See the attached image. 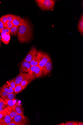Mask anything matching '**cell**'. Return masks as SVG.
Listing matches in <instances>:
<instances>
[{
  "label": "cell",
  "mask_w": 83,
  "mask_h": 125,
  "mask_svg": "<svg viewBox=\"0 0 83 125\" xmlns=\"http://www.w3.org/2000/svg\"><path fill=\"white\" fill-rule=\"evenodd\" d=\"M24 20L19 26L18 34V41L21 43L29 42L32 37V29L30 23L27 19Z\"/></svg>",
  "instance_id": "6da1fadb"
},
{
  "label": "cell",
  "mask_w": 83,
  "mask_h": 125,
  "mask_svg": "<svg viewBox=\"0 0 83 125\" xmlns=\"http://www.w3.org/2000/svg\"><path fill=\"white\" fill-rule=\"evenodd\" d=\"M42 70L38 65L31 66L28 73V78L32 82L35 79L41 77L43 76Z\"/></svg>",
  "instance_id": "7a4b0ae2"
},
{
  "label": "cell",
  "mask_w": 83,
  "mask_h": 125,
  "mask_svg": "<svg viewBox=\"0 0 83 125\" xmlns=\"http://www.w3.org/2000/svg\"><path fill=\"white\" fill-rule=\"evenodd\" d=\"M37 55L38 61V65L42 70L46 64L51 60L48 54L41 51H37Z\"/></svg>",
  "instance_id": "3957f363"
},
{
  "label": "cell",
  "mask_w": 83,
  "mask_h": 125,
  "mask_svg": "<svg viewBox=\"0 0 83 125\" xmlns=\"http://www.w3.org/2000/svg\"><path fill=\"white\" fill-rule=\"evenodd\" d=\"M37 3L42 10H48L54 7L55 1L52 0H36Z\"/></svg>",
  "instance_id": "277c9868"
},
{
  "label": "cell",
  "mask_w": 83,
  "mask_h": 125,
  "mask_svg": "<svg viewBox=\"0 0 83 125\" xmlns=\"http://www.w3.org/2000/svg\"><path fill=\"white\" fill-rule=\"evenodd\" d=\"M29 121L28 118L23 114L18 115L14 118L12 121L17 125H28Z\"/></svg>",
  "instance_id": "5b68a950"
},
{
  "label": "cell",
  "mask_w": 83,
  "mask_h": 125,
  "mask_svg": "<svg viewBox=\"0 0 83 125\" xmlns=\"http://www.w3.org/2000/svg\"><path fill=\"white\" fill-rule=\"evenodd\" d=\"M37 51L35 47H32L23 61L30 62L33 58L34 56L37 55Z\"/></svg>",
  "instance_id": "8992f818"
},
{
  "label": "cell",
  "mask_w": 83,
  "mask_h": 125,
  "mask_svg": "<svg viewBox=\"0 0 83 125\" xmlns=\"http://www.w3.org/2000/svg\"><path fill=\"white\" fill-rule=\"evenodd\" d=\"M31 67L30 62L23 61L20 65V72L28 73L30 70Z\"/></svg>",
  "instance_id": "52a82bcc"
},
{
  "label": "cell",
  "mask_w": 83,
  "mask_h": 125,
  "mask_svg": "<svg viewBox=\"0 0 83 125\" xmlns=\"http://www.w3.org/2000/svg\"><path fill=\"white\" fill-rule=\"evenodd\" d=\"M52 68V62L51 60L47 62L44 66L42 70L43 75L45 76L49 74Z\"/></svg>",
  "instance_id": "ba28073f"
},
{
  "label": "cell",
  "mask_w": 83,
  "mask_h": 125,
  "mask_svg": "<svg viewBox=\"0 0 83 125\" xmlns=\"http://www.w3.org/2000/svg\"><path fill=\"white\" fill-rule=\"evenodd\" d=\"M28 76V73L20 72L14 79L15 83L17 85L20 84L21 82Z\"/></svg>",
  "instance_id": "9c48e42d"
},
{
  "label": "cell",
  "mask_w": 83,
  "mask_h": 125,
  "mask_svg": "<svg viewBox=\"0 0 83 125\" xmlns=\"http://www.w3.org/2000/svg\"><path fill=\"white\" fill-rule=\"evenodd\" d=\"M13 120L7 113L0 120V122L2 124V125H8L9 124L12 122Z\"/></svg>",
  "instance_id": "30bf717a"
},
{
  "label": "cell",
  "mask_w": 83,
  "mask_h": 125,
  "mask_svg": "<svg viewBox=\"0 0 83 125\" xmlns=\"http://www.w3.org/2000/svg\"><path fill=\"white\" fill-rule=\"evenodd\" d=\"M0 88L8 93H12L14 92V89L10 86L8 82H7L3 86L0 87Z\"/></svg>",
  "instance_id": "8fae6325"
},
{
  "label": "cell",
  "mask_w": 83,
  "mask_h": 125,
  "mask_svg": "<svg viewBox=\"0 0 83 125\" xmlns=\"http://www.w3.org/2000/svg\"><path fill=\"white\" fill-rule=\"evenodd\" d=\"M24 20V19H23L18 16H16L15 18L11 22L13 26H19L23 23Z\"/></svg>",
  "instance_id": "7c38bea8"
},
{
  "label": "cell",
  "mask_w": 83,
  "mask_h": 125,
  "mask_svg": "<svg viewBox=\"0 0 83 125\" xmlns=\"http://www.w3.org/2000/svg\"><path fill=\"white\" fill-rule=\"evenodd\" d=\"M7 108L9 109L13 108L17 103V101L15 99L12 100L5 99Z\"/></svg>",
  "instance_id": "4fadbf2b"
},
{
  "label": "cell",
  "mask_w": 83,
  "mask_h": 125,
  "mask_svg": "<svg viewBox=\"0 0 83 125\" xmlns=\"http://www.w3.org/2000/svg\"><path fill=\"white\" fill-rule=\"evenodd\" d=\"M6 102L3 98L0 97V112L8 110Z\"/></svg>",
  "instance_id": "5bb4252c"
},
{
  "label": "cell",
  "mask_w": 83,
  "mask_h": 125,
  "mask_svg": "<svg viewBox=\"0 0 83 125\" xmlns=\"http://www.w3.org/2000/svg\"><path fill=\"white\" fill-rule=\"evenodd\" d=\"M78 31L82 36L83 35V14L81 15L78 24Z\"/></svg>",
  "instance_id": "9a60e30c"
},
{
  "label": "cell",
  "mask_w": 83,
  "mask_h": 125,
  "mask_svg": "<svg viewBox=\"0 0 83 125\" xmlns=\"http://www.w3.org/2000/svg\"><path fill=\"white\" fill-rule=\"evenodd\" d=\"M13 107L18 115H24L22 107L17 102Z\"/></svg>",
  "instance_id": "2e32d148"
},
{
  "label": "cell",
  "mask_w": 83,
  "mask_h": 125,
  "mask_svg": "<svg viewBox=\"0 0 83 125\" xmlns=\"http://www.w3.org/2000/svg\"><path fill=\"white\" fill-rule=\"evenodd\" d=\"M19 26H14L10 29L9 33L11 35L16 36L18 34Z\"/></svg>",
  "instance_id": "e0dca14e"
},
{
  "label": "cell",
  "mask_w": 83,
  "mask_h": 125,
  "mask_svg": "<svg viewBox=\"0 0 83 125\" xmlns=\"http://www.w3.org/2000/svg\"><path fill=\"white\" fill-rule=\"evenodd\" d=\"M7 113L13 120L15 116L18 115L14 107L9 109Z\"/></svg>",
  "instance_id": "ac0fdd59"
},
{
  "label": "cell",
  "mask_w": 83,
  "mask_h": 125,
  "mask_svg": "<svg viewBox=\"0 0 83 125\" xmlns=\"http://www.w3.org/2000/svg\"><path fill=\"white\" fill-rule=\"evenodd\" d=\"M30 79L28 77L24 80H23L21 83L20 85L25 89L31 82Z\"/></svg>",
  "instance_id": "d6986e66"
},
{
  "label": "cell",
  "mask_w": 83,
  "mask_h": 125,
  "mask_svg": "<svg viewBox=\"0 0 83 125\" xmlns=\"http://www.w3.org/2000/svg\"><path fill=\"white\" fill-rule=\"evenodd\" d=\"M30 63L31 66L38 65V61L37 55L34 56L33 58L30 62Z\"/></svg>",
  "instance_id": "ffe728a7"
},
{
  "label": "cell",
  "mask_w": 83,
  "mask_h": 125,
  "mask_svg": "<svg viewBox=\"0 0 83 125\" xmlns=\"http://www.w3.org/2000/svg\"><path fill=\"white\" fill-rule=\"evenodd\" d=\"M25 89L23 88L20 84L17 85L14 89V92L17 94L21 92Z\"/></svg>",
  "instance_id": "44dd1931"
},
{
  "label": "cell",
  "mask_w": 83,
  "mask_h": 125,
  "mask_svg": "<svg viewBox=\"0 0 83 125\" xmlns=\"http://www.w3.org/2000/svg\"><path fill=\"white\" fill-rule=\"evenodd\" d=\"M10 39V36L9 33H7L4 38L2 40L3 42L6 44L9 43Z\"/></svg>",
  "instance_id": "7402d4cb"
},
{
  "label": "cell",
  "mask_w": 83,
  "mask_h": 125,
  "mask_svg": "<svg viewBox=\"0 0 83 125\" xmlns=\"http://www.w3.org/2000/svg\"><path fill=\"white\" fill-rule=\"evenodd\" d=\"M16 95L14 93H8L7 95L3 99H4L12 100L15 98Z\"/></svg>",
  "instance_id": "603a6c76"
},
{
  "label": "cell",
  "mask_w": 83,
  "mask_h": 125,
  "mask_svg": "<svg viewBox=\"0 0 83 125\" xmlns=\"http://www.w3.org/2000/svg\"><path fill=\"white\" fill-rule=\"evenodd\" d=\"M6 15L8 21L10 22L12 21L16 16V15L11 14H7Z\"/></svg>",
  "instance_id": "cb8c5ba5"
},
{
  "label": "cell",
  "mask_w": 83,
  "mask_h": 125,
  "mask_svg": "<svg viewBox=\"0 0 83 125\" xmlns=\"http://www.w3.org/2000/svg\"><path fill=\"white\" fill-rule=\"evenodd\" d=\"M78 122V121H67L65 123V125H77Z\"/></svg>",
  "instance_id": "d4e9b609"
},
{
  "label": "cell",
  "mask_w": 83,
  "mask_h": 125,
  "mask_svg": "<svg viewBox=\"0 0 83 125\" xmlns=\"http://www.w3.org/2000/svg\"><path fill=\"white\" fill-rule=\"evenodd\" d=\"M10 86L13 88L14 90L17 85L15 83L14 79H13L9 82Z\"/></svg>",
  "instance_id": "484cf974"
},
{
  "label": "cell",
  "mask_w": 83,
  "mask_h": 125,
  "mask_svg": "<svg viewBox=\"0 0 83 125\" xmlns=\"http://www.w3.org/2000/svg\"><path fill=\"white\" fill-rule=\"evenodd\" d=\"M8 28L7 26L5 23L0 21V29Z\"/></svg>",
  "instance_id": "4316f807"
},
{
  "label": "cell",
  "mask_w": 83,
  "mask_h": 125,
  "mask_svg": "<svg viewBox=\"0 0 83 125\" xmlns=\"http://www.w3.org/2000/svg\"><path fill=\"white\" fill-rule=\"evenodd\" d=\"M0 21L6 24L8 21L7 19L6 15H4L0 18Z\"/></svg>",
  "instance_id": "83f0119b"
},
{
  "label": "cell",
  "mask_w": 83,
  "mask_h": 125,
  "mask_svg": "<svg viewBox=\"0 0 83 125\" xmlns=\"http://www.w3.org/2000/svg\"><path fill=\"white\" fill-rule=\"evenodd\" d=\"M6 24L7 25L8 28L9 29H10L14 26L11 22L10 21H8Z\"/></svg>",
  "instance_id": "f1b7e54d"
},
{
  "label": "cell",
  "mask_w": 83,
  "mask_h": 125,
  "mask_svg": "<svg viewBox=\"0 0 83 125\" xmlns=\"http://www.w3.org/2000/svg\"><path fill=\"white\" fill-rule=\"evenodd\" d=\"M8 111H5L0 112V120H1L4 116L8 112Z\"/></svg>",
  "instance_id": "f546056e"
},
{
  "label": "cell",
  "mask_w": 83,
  "mask_h": 125,
  "mask_svg": "<svg viewBox=\"0 0 83 125\" xmlns=\"http://www.w3.org/2000/svg\"><path fill=\"white\" fill-rule=\"evenodd\" d=\"M1 33V37L2 40L5 37L7 33L5 32L0 31Z\"/></svg>",
  "instance_id": "4dcf8cb0"
},
{
  "label": "cell",
  "mask_w": 83,
  "mask_h": 125,
  "mask_svg": "<svg viewBox=\"0 0 83 125\" xmlns=\"http://www.w3.org/2000/svg\"><path fill=\"white\" fill-rule=\"evenodd\" d=\"M10 29L8 28L0 29V31L5 32L7 33H9Z\"/></svg>",
  "instance_id": "1f68e13d"
},
{
  "label": "cell",
  "mask_w": 83,
  "mask_h": 125,
  "mask_svg": "<svg viewBox=\"0 0 83 125\" xmlns=\"http://www.w3.org/2000/svg\"><path fill=\"white\" fill-rule=\"evenodd\" d=\"M8 125H17L15 123L12 122L8 124Z\"/></svg>",
  "instance_id": "d6a6232c"
},
{
  "label": "cell",
  "mask_w": 83,
  "mask_h": 125,
  "mask_svg": "<svg viewBox=\"0 0 83 125\" xmlns=\"http://www.w3.org/2000/svg\"><path fill=\"white\" fill-rule=\"evenodd\" d=\"M77 125H83V121H80L78 122Z\"/></svg>",
  "instance_id": "836d02e7"
},
{
  "label": "cell",
  "mask_w": 83,
  "mask_h": 125,
  "mask_svg": "<svg viewBox=\"0 0 83 125\" xmlns=\"http://www.w3.org/2000/svg\"><path fill=\"white\" fill-rule=\"evenodd\" d=\"M2 41V38L0 34V47L1 45V41Z\"/></svg>",
  "instance_id": "e575fe53"
},
{
  "label": "cell",
  "mask_w": 83,
  "mask_h": 125,
  "mask_svg": "<svg viewBox=\"0 0 83 125\" xmlns=\"http://www.w3.org/2000/svg\"><path fill=\"white\" fill-rule=\"evenodd\" d=\"M58 125H65V123H64L62 122L60 124H58Z\"/></svg>",
  "instance_id": "d590c367"
},
{
  "label": "cell",
  "mask_w": 83,
  "mask_h": 125,
  "mask_svg": "<svg viewBox=\"0 0 83 125\" xmlns=\"http://www.w3.org/2000/svg\"><path fill=\"white\" fill-rule=\"evenodd\" d=\"M0 125H2V124L0 122Z\"/></svg>",
  "instance_id": "8d00e7d4"
}]
</instances>
